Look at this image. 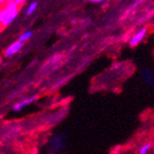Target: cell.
<instances>
[{"label": "cell", "instance_id": "obj_1", "mask_svg": "<svg viewBox=\"0 0 154 154\" xmlns=\"http://www.w3.org/2000/svg\"><path fill=\"white\" fill-rule=\"evenodd\" d=\"M19 12L18 5L15 1L8 2L3 10L0 11V24L4 26H8L17 17Z\"/></svg>", "mask_w": 154, "mask_h": 154}, {"label": "cell", "instance_id": "obj_2", "mask_svg": "<svg viewBox=\"0 0 154 154\" xmlns=\"http://www.w3.org/2000/svg\"><path fill=\"white\" fill-rule=\"evenodd\" d=\"M146 34H147V28H141L139 31H137V33H135L132 38H130L129 41V44L130 46H132V47H134V46H136L138 43H140L143 38H145Z\"/></svg>", "mask_w": 154, "mask_h": 154}, {"label": "cell", "instance_id": "obj_3", "mask_svg": "<svg viewBox=\"0 0 154 154\" xmlns=\"http://www.w3.org/2000/svg\"><path fill=\"white\" fill-rule=\"evenodd\" d=\"M23 45H24V43L23 42H13L12 44H11L9 47H8L6 50H5V53L4 55L6 57H10L11 56H13L14 54L18 53L22 48H23Z\"/></svg>", "mask_w": 154, "mask_h": 154}, {"label": "cell", "instance_id": "obj_4", "mask_svg": "<svg viewBox=\"0 0 154 154\" xmlns=\"http://www.w3.org/2000/svg\"><path fill=\"white\" fill-rule=\"evenodd\" d=\"M36 100H37V97H31V98H28V99L24 100V101H21V102L17 103L16 104L13 106V110L16 111V112L17 111H21L23 108H24V107L29 105L30 103H34Z\"/></svg>", "mask_w": 154, "mask_h": 154}, {"label": "cell", "instance_id": "obj_5", "mask_svg": "<svg viewBox=\"0 0 154 154\" xmlns=\"http://www.w3.org/2000/svg\"><path fill=\"white\" fill-rule=\"evenodd\" d=\"M32 35H33V32H32V31H30V30H29V31H26V32H25V33H23V34L19 37L18 42L24 43L26 41H28L29 38L32 37Z\"/></svg>", "mask_w": 154, "mask_h": 154}, {"label": "cell", "instance_id": "obj_6", "mask_svg": "<svg viewBox=\"0 0 154 154\" xmlns=\"http://www.w3.org/2000/svg\"><path fill=\"white\" fill-rule=\"evenodd\" d=\"M151 146H152L151 142H148V143L144 144L141 147V149L139 150V153H138V154H148L149 149H150V148H151Z\"/></svg>", "mask_w": 154, "mask_h": 154}, {"label": "cell", "instance_id": "obj_7", "mask_svg": "<svg viewBox=\"0 0 154 154\" xmlns=\"http://www.w3.org/2000/svg\"><path fill=\"white\" fill-rule=\"evenodd\" d=\"M38 7V3L37 2H32L31 4H30L27 8L26 10V15H31L32 13H34V11H36Z\"/></svg>", "mask_w": 154, "mask_h": 154}, {"label": "cell", "instance_id": "obj_8", "mask_svg": "<svg viewBox=\"0 0 154 154\" xmlns=\"http://www.w3.org/2000/svg\"><path fill=\"white\" fill-rule=\"evenodd\" d=\"M2 3H3V1H0V11H1L2 10H3V5H2Z\"/></svg>", "mask_w": 154, "mask_h": 154}, {"label": "cell", "instance_id": "obj_9", "mask_svg": "<svg viewBox=\"0 0 154 154\" xmlns=\"http://www.w3.org/2000/svg\"><path fill=\"white\" fill-rule=\"evenodd\" d=\"M1 62H2V58H1V57H0V64H1Z\"/></svg>", "mask_w": 154, "mask_h": 154}]
</instances>
